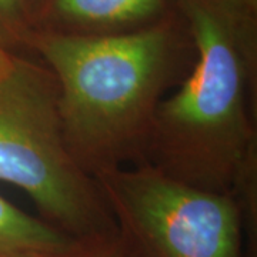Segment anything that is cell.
Listing matches in <instances>:
<instances>
[{
    "mask_svg": "<svg viewBox=\"0 0 257 257\" xmlns=\"http://www.w3.org/2000/svg\"><path fill=\"white\" fill-rule=\"evenodd\" d=\"M172 2L194 60L159 103L140 163L199 189L254 197L257 3Z\"/></svg>",
    "mask_w": 257,
    "mask_h": 257,
    "instance_id": "cell-1",
    "label": "cell"
},
{
    "mask_svg": "<svg viewBox=\"0 0 257 257\" xmlns=\"http://www.w3.org/2000/svg\"><path fill=\"white\" fill-rule=\"evenodd\" d=\"M22 46L55 76L66 145L92 177L142 162L159 103L194 60L192 39L176 10L150 28L123 35L28 32Z\"/></svg>",
    "mask_w": 257,
    "mask_h": 257,
    "instance_id": "cell-2",
    "label": "cell"
},
{
    "mask_svg": "<svg viewBox=\"0 0 257 257\" xmlns=\"http://www.w3.org/2000/svg\"><path fill=\"white\" fill-rule=\"evenodd\" d=\"M0 180L26 193L43 220L72 239L117 236L96 180L69 152L55 76L39 59L18 56L0 79Z\"/></svg>",
    "mask_w": 257,
    "mask_h": 257,
    "instance_id": "cell-3",
    "label": "cell"
},
{
    "mask_svg": "<svg viewBox=\"0 0 257 257\" xmlns=\"http://www.w3.org/2000/svg\"><path fill=\"white\" fill-rule=\"evenodd\" d=\"M130 257H241L243 203L147 163L93 176Z\"/></svg>",
    "mask_w": 257,
    "mask_h": 257,
    "instance_id": "cell-4",
    "label": "cell"
},
{
    "mask_svg": "<svg viewBox=\"0 0 257 257\" xmlns=\"http://www.w3.org/2000/svg\"><path fill=\"white\" fill-rule=\"evenodd\" d=\"M175 12L172 0H25L28 32L111 36L150 28Z\"/></svg>",
    "mask_w": 257,
    "mask_h": 257,
    "instance_id": "cell-5",
    "label": "cell"
},
{
    "mask_svg": "<svg viewBox=\"0 0 257 257\" xmlns=\"http://www.w3.org/2000/svg\"><path fill=\"white\" fill-rule=\"evenodd\" d=\"M63 231L36 219L0 196V257L63 251L77 246Z\"/></svg>",
    "mask_w": 257,
    "mask_h": 257,
    "instance_id": "cell-6",
    "label": "cell"
},
{
    "mask_svg": "<svg viewBox=\"0 0 257 257\" xmlns=\"http://www.w3.org/2000/svg\"><path fill=\"white\" fill-rule=\"evenodd\" d=\"M13 257H130L124 250L119 236L113 239L96 240V241H82L77 246L52 253H37L26 256Z\"/></svg>",
    "mask_w": 257,
    "mask_h": 257,
    "instance_id": "cell-7",
    "label": "cell"
},
{
    "mask_svg": "<svg viewBox=\"0 0 257 257\" xmlns=\"http://www.w3.org/2000/svg\"><path fill=\"white\" fill-rule=\"evenodd\" d=\"M0 28L13 42L22 45L26 35L25 0H0Z\"/></svg>",
    "mask_w": 257,
    "mask_h": 257,
    "instance_id": "cell-8",
    "label": "cell"
},
{
    "mask_svg": "<svg viewBox=\"0 0 257 257\" xmlns=\"http://www.w3.org/2000/svg\"><path fill=\"white\" fill-rule=\"evenodd\" d=\"M16 60H18V55L12 53L9 49L5 46L0 37V79L12 73V70L16 66Z\"/></svg>",
    "mask_w": 257,
    "mask_h": 257,
    "instance_id": "cell-9",
    "label": "cell"
},
{
    "mask_svg": "<svg viewBox=\"0 0 257 257\" xmlns=\"http://www.w3.org/2000/svg\"><path fill=\"white\" fill-rule=\"evenodd\" d=\"M250 2H256V3H257V0H250Z\"/></svg>",
    "mask_w": 257,
    "mask_h": 257,
    "instance_id": "cell-10",
    "label": "cell"
}]
</instances>
